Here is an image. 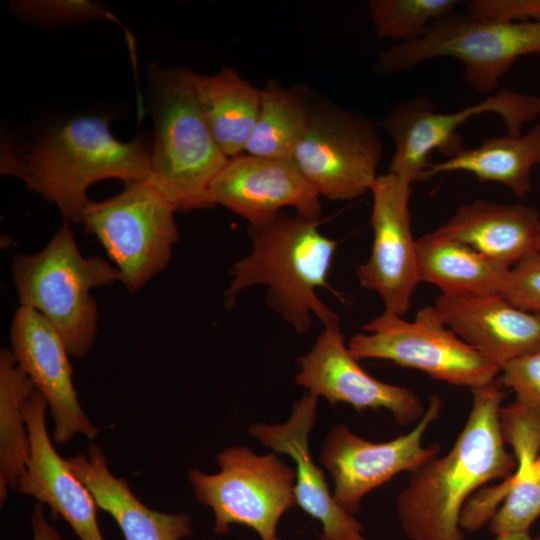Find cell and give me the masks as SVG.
I'll return each instance as SVG.
<instances>
[{
    "label": "cell",
    "mask_w": 540,
    "mask_h": 540,
    "mask_svg": "<svg viewBox=\"0 0 540 540\" xmlns=\"http://www.w3.org/2000/svg\"><path fill=\"white\" fill-rule=\"evenodd\" d=\"M503 387L497 377L471 389L470 412L450 451L412 471L396 496L399 522L409 540H464L460 518L471 495L516 470L500 429Z\"/></svg>",
    "instance_id": "cell-1"
},
{
    "label": "cell",
    "mask_w": 540,
    "mask_h": 540,
    "mask_svg": "<svg viewBox=\"0 0 540 540\" xmlns=\"http://www.w3.org/2000/svg\"><path fill=\"white\" fill-rule=\"evenodd\" d=\"M318 221L282 212L261 223L249 224V254L235 262L224 295L231 308L239 293L251 286L267 287V304L297 333L307 332L313 317L324 326L339 317L318 297L330 289L328 276L337 243L322 234Z\"/></svg>",
    "instance_id": "cell-2"
},
{
    "label": "cell",
    "mask_w": 540,
    "mask_h": 540,
    "mask_svg": "<svg viewBox=\"0 0 540 540\" xmlns=\"http://www.w3.org/2000/svg\"><path fill=\"white\" fill-rule=\"evenodd\" d=\"M151 151L142 136L123 143L107 119L80 117L32 145L27 153L4 156L1 172L19 177L58 207L66 220L81 223L93 183L118 178L150 182Z\"/></svg>",
    "instance_id": "cell-3"
},
{
    "label": "cell",
    "mask_w": 540,
    "mask_h": 540,
    "mask_svg": "<svg viewBox=\"0 0 540 540\" xmlns=\"http://www.w3.org/2000/svg\"><path fill=\"white\" fill-rule=\"evenodd\" d=\"M187 68L152 73L155 141L150 183L175 211L213 206L210 186L228 159L216 144L197 103Z\"/></svg>",
    "instance_id": "cell-4"
},
{
    "label": "cell",
    "mask_w": 540,
    "mask_h": 540,
    "mask_svg": "<svg viewBox=\"0 0 540 540\" xmlns=\"http://www.w3.org/2000/svg\"><path fill=\"white\" fill-rule=\"evenodd\" d=\"M11 272L20 306L40 313L60 335L70 356L87 355L98 326L91 291L120 282L116 266L98 256L84 257L64 224L41 251L16 255Z\"/></svg>",
    "instance_id": "cell-5"
},
{
    "label": "cell",
    "mask_w": 540,
    "mask_h": 540,
    "mask_svg": "<svg viewBox=\"0 0 540 540\" xmlns=\"http://www.w3.org/2000/svg\"><path fill=\"white\" fill-rule=\"evenodd\" d=\"M527 55L540 58V21L488 23L455 10L432 23L420 39L381 51L373 70L394 74L435 58H454L464 65V81L489 96L498 91L512 65Z\"/></svg>",
    "instance_id": "cell-6"
},
{
    "label": "cell",
    "mask_w": 540,
    "mask_h": 540,
    "mask_svg": "<svg viewBox=\"0 0 540 540\" xmlns=\"http://www.w3.org/2000/svg\"><path fill=\"white\" fill-rule=\"evenodd\" d=\"M216 460L217 473L188 472L196 499L214 513L213 532L225 535L232 524H240L253 529L260 540H282L279 521L297 505L295 469L275 452L258 455L244 446L225 448Z\"/></svg>",
    "instance_id": "cell-7"
},
{
    "label": "cell",
    "mask_w": 540,
    "mask_h": 540,
    "mask_svg": "<svg viewBox=\"0 0 540 540\" xmlns=\"http://www.w3.org/2000/svg\"><path fill=\"white\" fill-rule=\"evenodd\" d=\"M175 209L150 182H125L103 201H89L81 223L102 244L130 291L142 288L170 262L179 239Z\"/></svg>",
    "instance_id": "cell-8"
},
{
    "label": "cell",
    "mask_w": 540,
    "mask_h": 540,
    "mask_svg": "<svg viewBox=\"0 0 540 540\" xmlns=\"http://www.w3.org/2000/svg\"><path fill=\"white\" fill-rule=\"evenodd\" d=\"M379 123L365 114L311 100L290 161L319 194L351 200L370 192L383 155Z\"/></svg>",
    "instance_id": "cell-9"
},
{
    "label": "cell",
    "mask_w": 540,
    "mask_h": 540,
    "mask_svg": "<svg viewBox=\"0 0 540 540\" xmlns=\"http://www.w3.org/2000/svg\"><path fill=\"white\" fill-rule=\"evenodd\" d=\"M362 330L348 343L357 360L391 361L470 389L484 386L500 374L496 364L444 324L434 306L421 308L413 321L384 310Z\"/></svg>",
    "instance_id": "cell-10"
},
{
    "label": "cell",
    "mask_w": 540,
    "mask_h": 540,
    "mask_svg": "<svg viewBox=\"0 0 540 540\" xmlns=\"http://www.w3.org/2000/svg\"><path fill=\"white\" fill-rule=\"evenodd\" d=\"M484 113L500 116L506 134L518 136L523 126L540 114V98L503 88L477 103L448 113L436 112L433 101L426 96L400 101L379 122L395 144L388 172L411 184L421 181L431 165L430 153L440 151L447 158L459 153L464 149L459 128Z\"/></svg>",
    "instance_id": "cell-11"
},
{
    "label": "cell",
    "mask_w": 540,
    "mask_h": 540,
    "mask_svg": "<svg viewBox=\"0 0 540 540\" xmlns=\"http://www.w3.org/2000/svg\"><path fill=\"white\" fill-rule=\"evenodd\" d=\"M442 400L431 396L425 412L407 434L386 442H371L345 424L335 425L326 436L320 463L334 482L333 497L347 512L359 510L363 497L397 474L412 472L440 452L438 445H423L427 429L438 419Z\"/></svg>",
    "instance_id": "cell-12"
},
{
    "label": "cell",
    "mask_w": 540,
    "mask_h": 540,
    "mask_svg": "<svg viewBox=\"0 0 540 540\" xmlns=\"http://www.w3.org/2000/svg\"><path fill=\"white\" fill-rule=\"evenodd\" d=\"M411 186L390 172L376 178L370 190L371 252L356 272L360 286L377 293L385 311L399 316L408 312L420 283L409 209Z\"/></svg>",
    "instance_id": "cell-13"
},
{
    "label": "cell",
    "mask_w": 540,
    "mask_h": 540,
    "mask_svg": "<svg viewBox=\"0 0 540 540\" xmlns=\"http://www.w3.org/2000/svg\"><path fill=\"white\" fill-rule=\"evenodd\" d=\"M297 362L296 383L332 406L341 402L358 411L386 409L401 426L417 423L425 412L412 390L380 381L359 365L339 322L324 326L310 351Z\"/></svg>",
    "instance_id": "cell-14"
},
{
    "label": "cell",
    "mask_w": 540,
    "mask_h": 540,
    "mask_svg": "<svg viewBox=\"0 0 540 540\" xmlns=\"http://www.w3.org/2000/svg\"><path fill=\"white\" fill-rule=\"evenodd\" d=\"M10 344L17 364L47 401L53 441L67 443L78 434L93 440L99 429L82 410L68 350L52 325L34 309L19 306L10 327Z\"/></svg>",
    "instance_id": "cell-15"
},
{
    "label": "cell",
    "mask_w": 540,
    "mask_h": 540,
    "mask_svg": "<svg viewBox=\"0 0 540 540\" xmlns=\"http://www.w3.org/2000/svg\"><path fill=\"white\" fill-rule=\"evenodd\" d=\"M210 198L249 224L269 220L285 207L309 219L321 215V197L289 159L246 153L229 158L211 183Z\"/></svg>",
    "instance_id": "cell-16"
},
{
    "label": "cell",
    "mask_w": 540,
    "mask_h": 540,
    "mask_svg": "<svg viewBox=\"0 0 540 540\" xmlns=\"http://www.w3.org/2000/svg\"><path fill=\"white\" fill-rule=\"evenodd\" d=\"M318 397L306 393L296 401L287 421L255 423L248 433L275 453L295 462L297 505L322 524L320 540H364L363 526L334 499L323 470L313 460L309 435L317 418Z\"/></svg>",
    "instance_id": "cell-17"
},
{
    "label": "cell",
    "mask_w": 540,
    "mask_h": 540,
    "mask_svg": "<svg viewBox=\"0 0 540 540\" xmlns=\"http://www.w3.org/2000/svg\"><path fill=\"white\" fill-rule=\"evenodd\" d=\"M47 408V401L38 390L24 405L30 457L16 490L49 506L70 525L80 540H105L97 523V505L90 491L52 444L46 426Z\"/></svg>",
    "instance_id": "cell-18"
},
{
    "label": "cell",
    "mask_w": 540,
    "mask_h": 540,
    "mask_svg": "<svg viewBox=\"0 0 540 540\" xmlns=\"http://www.w3.org/2000/svg\"><path fill=\"white\" fill-rule=\"evenodd\" d=\"M434 308L447 327L500 370L515 359L540 352V314L516 307L501 294L440 295Z\"/></svg>",
    "instance_id": "cell-19"
},
{
    "label": "cell",
    "mask_w": 540,
    "mask_h": 540,
    "mask_svg": "<svg viewBox=\"0 0 540 540\" xmlns=\"http://www.w3.org/2000/svg\"><path fill=\"white\" fill-rule=\"evenodd\" d=\"M66 462L96 505L113 517L125 540H183L191 535L188 514L163 513L144 505L124 478L112 474L98 445L89 444L87 455L79 453Z\"/></svg>",
    "instance_id": "cell-20"
},
{
    "label": "cell",
    "mask_w": 540,
    "mask_h": 540,
    "mask_svg": "<svg viewBox=\"0 0 540 540\" xmlns=\"http://www.w3.org/2000/svg\"><path fill=\"white\" fill-rule=\"evenodd\" d=\"M434 232L512 267L536 250L540 215L532 206L476 199L460 206Z\"/></svg>",
    "instance_id": "cell-21"
},
{
    "label": "cell",
    "mask_w": 540,
    "mask_h": 540,
    "mask_svg": "<svg viewBox=\"0 0 540 540\" xmlns=\"http://www.w3.org/2000/svg\"><path fill=\"white\" fill-rule=\"evenodd\" d=\"M420 282L430 283L441 295L455 298L499 295L511 267L473 247L434 231L416 239Z\"/></svg>",
    "instance_id": "cell-22"
},
{
    "label": "cell",
    "mask_w": 540,
    "mask_h": 540,
    "mask_svg": "<svg viewBox=\"0 0 540 540\" xmlns=\"http://www.w3.org/2000/svg\"><path fill=\"white\" fill-rule=\"evenodd\" d=\"M194 94L221 152L244 153L259 111L261 90L231 67L212 75L191 73Z\"/></svg>",
    "instance_id": "cell-23"
},
{
    "label": "cell",
    "mask_w": 540,
    "mask_h": 540,
    "mask_svg": "<svg viewBox=\"0 0 540 540\" xmlns=\"http://www.w3.org/2000/svg\"><path fill=\"white\" fill-rule=\"evenodd\" d=\"M535 166H540V123L524 134L486 138L476 147L431 163L421 181L443 173L467 172L479 182L503 184L524 198L532 189L531 171Z\"/></svg>",
    "instance_id": "cell-24"
},
{
    "label": "cell",
    "mask_w": 540,
    "mask_h": 540,
    "mask_svg": "<svg viewBox=\"0 0 540 540\" xmlns=\"http://www.w3.org/2000/svg\"><path fill=\"white\" fill-rule=\"evenodd\" d=\"M36 390L12 351H0V506L9 489L16 490L30 457L24 405Z\"/></svg>",
    "instance_id": "cell-25"
},
{
    "label": "cell",
    "mask_w": 540,
    "mask_h": 540,
    "mask_svg": "<svg viewBox=\"0 0 540 540\" xmlns=\"http://www.w3.org/2000/svg\"><path fill=\"white\" fill-rule=\"evenodd\" d=\"M311 99L301 87H285L269 79L261 89L259 111L244 153L290 159L305 130Z\"/></svg>",
    "instance_id": "cell-26"
},
{
    "label": "cell",
    "mask_w": 540,
    "mask_h": 540,
    "mask_svg": "<svg viewBox=\"0 0 540 540\" xmlns=\"http://www.w3.org/2000/svg\"><path fill=\"white\" fill-rule=\"evenodd\" d=\"M457 0H371L369 16L378 37L414 42L436 20L452 13Z\"/></svg>",
    "instance_id": "cell-27"
},
{
    "label": "cell",
    "mask_w": 540,
    "mask_h": 540,
    "mask_svg": "<svg viewBox=\"0 0 540 540\" xmlns=\"http://www.w3.org/2000/svg\"><path fill=\"white\" fill-rule=\"evenodd\" d=\"M500 429L506 445L512 449L516 472L529 474L540 454V409L518 401L502 406Z\"/></svg>",
    "instance_id": "cell-28"
},
{
    "label": "cell",
    "mask_w": 540,
    "mask_h": 540,
    "mask_svg": "<svg viewBox=\"0 0 540 540\" xmlns=\"http://www.w3.org/2000/svg\"><path fill=\"white\" fill-rule=\"evenodd\" d=\"M505 480L509 491L491 518L489 529L494 535L529 531L540 516V479L516 478L512 474Z\"/></svg>",
    "instance_id": "cell-29"
},
{
    "label": "cell",
    "mask_w": 540,
    "mask_h": 540,
    "mask_svg": "<svg viewBox=\"0 0 540 540\" xmlns=\"http://www.w3.org/2000/svg\"><path fill=\"white\" fill-rule=\"evenodd\" d=\"M501 295L522 310L540 314V251H531L510 268Z\"/></svg>",
    "instance_id": "cell-30"
},
{
    "label": "cell",
    "mask_w": 540,
    "mask_h": 540,
    "mask_svg": "<svg viewBox=\"0 0 540 540\" xmlns=\"http://www.w3.org/2000/svg\"><path fill=\"white\" fill-rule=\"evenodd\" d=\"M12 7L24 18L48 24L108 16L99 3L83 0L17 1Z\"/></svg>",
    "instance_id": "cell-31"
},
{
    "label": "cell",
    "mask_w": 540,
    "mask_h": 540,
    "mask_svg": "<svg viewBox=\"0 0 540 540\" xmlns=\"http://www.w3.org/2000/svg\"><path fill=\"white\" fill-rule=\"evenodd\" d=\"M464 12L488 23H525L540 21V0H472Z\"/></svg>",
    "instance_id": "cell-32"
},
{
    "label": "cell",
    "mask_w": 540,
    "mask_h": 540,
    "mask_svg": "<svg viewBox=\"0 0 540 540\" xmlns=\"http://www.w3.org/2000/svg\"><path fill=\"white\" fill-rule=\"evenodd\" d=\"M499 380L516 401L540 409V352L515 359L500 370Z\"/></svg>",
    "instance_id": "cell-33"
},
{
    "label": "cell",
    "mask_w": 540,
    "mask_h": 540,
    "mask_svg": "<svg viewBox=\"0 0 540 540\" xmlns=\"http://www.w3.org/2000/svg\"><path fill=\"white\" fill-rule=\"evenodd\" d=\"M31 524L33 540H61L57 531L46 519L43 504L39 502L34 505Z\"/></svg>",
    "instance_id": "cell-34"
},
{
    "label": "cell",
    "mask_w": 540,
    "mask_h": 540,
    "mask_svg": "<svg viewBox=\"0 0 540 540\" xmlns=\"http://www.w3.org/2000/svg\"><path fill=\"white\" fill-rule=\"evenodd\" d=\"M495 536V540H536L531 537L529 531L509 532Z\"/></svg>",
    "instance_id": "cell-35"
},
{
    "label": "cell",
    "mask_w": 540,
    "mask_h": 540,
    "mask_svg": "<svg viewBox=\"0 0 540 540\" xmlns=\"http://www.w3.org/2000/svg\"><path fill=\"white\" fill-rule=\"evenodd\" d=\"M532 476L534 478L540 479V454L532 466Z\"/></svg>",
    "instance_id": "cell-36"
},
{
    "label": "cell",
    "mask_w": 540,
    "mask_h": 540,
    "mask_svg": "<svg viewBox=\"0 0 540 540\" xmlns=\"http://www.w3.org/2000/svg\"><path fill=\"white\" fill-rule=\"evenodd\" d=\"M536 249H537L538 251H540V238H539V240H538Z\"/></svg>",
    "instance_id": "cell-37"
},
{
    "label": "cell",
    "mask_w": 540,
    "mask_h": 540,
    "mask_svg": "<svg viewBox=\"0 0 540 540\" xmlns=\"http://www.w3.org/2000/svg\"><path fill=\"white\" fill-rule=\"evenodd\" d=\"M536 540H540V536H538V537L536 538Z\"/></svg>",
    "instance_id": "cell-38"
}]
</instances>
